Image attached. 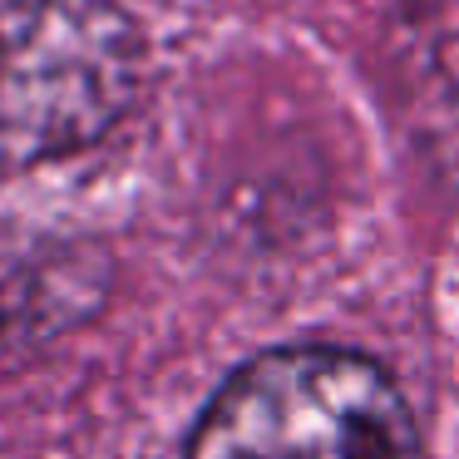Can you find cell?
Here are the masks:
<instances>
[{"label":"cell","mask_w":459,"mask_h":459,"mask_svg":"<svg viewBox=\"0 0 459 459\" xmlns=\"http://www.w3.org/2000/svg\"><path fill=\"white\" fill-rule=\"evenodd\" d=\"M188 459H420V435L376 360L287 346L247 360L212 395Z\"/></svg>","instance_id":"cell-1"},{"label":"cell","mask_w":459,"mask_h":459,"mask_svg":"<svg viewBox=\"0 0 459 459\" xmlns=\"http://www.w3.org/2000/svg\"><path fill=\"white\" fill-rule=\"evenodd\" d=\"M134 84L139 30L114 0H0V169L94 143Z\"/></svg>","instance_id":"cell-2"},{"label":"cell","mask_w":459,"mask_h":459,"mask_svg":"<svg viewBox=\"0 0 459 459\" xmlns=\"http://www.w3.org/2000/svg\"><path fill=\"white\" fill-rule=\"evenodd\" d=\"M400 84L410 94L415 139L459 173V0H425L400 45Z\"/></svg>","instance_id":"cell-3"}]
</instances>
